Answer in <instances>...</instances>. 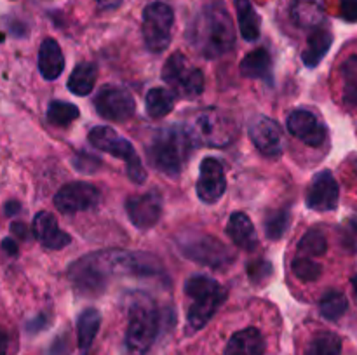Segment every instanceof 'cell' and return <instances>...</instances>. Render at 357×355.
<instances>
[{
  "instance_id": "cell-1",
  "label": "cell",
  "mask_w": 357,
  "mask_h": 355,
  "mask_svg": "<svg viewBox=\"0 0 357 355\" xmlns=\"http://www.w3.org/2000/svg\"><path fill=\"white\" fill-rule=\"evenodd\" d=\"M187 38L206 59H216L232 51L236 45V30L225 3H208L190 23Z\"/></svg>"
},
{
  "instance_id": "cell-2",
  "label": "cell",
  "mask_w": 357,
  "mask_h": 355,
  "mask_svg": "<svg viewBox=\"0 0 357 355\" xmlns=\"http://www.w3.org/2000/svg\"><path fill=\"white\" fill-rule=\"evenodd\" d=\"M192 138L185 125L157 129L146 146L150 166L160 174L178 178L192 150Z\"/></svg>"
},
{
  "instance_id": "cell-3",
  "label": "cell",
  "mask_w": 357,
  "mask_h": 355,
  "mask_svg": "<svg viewBox=\"0 0 357 355\" xmlns=\"http://www.w3.org/2000/svg\"><path fill=\"white\" fill-rule=\"evenodd\" d=\"M70 282L77 292L82 296H100L107 289L108 282L114 275H117L115 267V249L98 251V253L86 254L70 265L68 271Z\"/></svg>"
},
{
  "instance_id": "cell-4",
  "label": "cell",
  "mask_w": 357,
  "mask_h": 355,
  "mask_svg": "<svg viewBox=\"0 0 357 355\" xmlns=\"http://www.w3.org/2000/svg\"><path fill=\"white\" fill-rule=\"evenodd\" d=\"M160 329V312L149 294L138 292L129 310L126 348L129 355H146Z\"/></svg>"
},
{
  "instance_id": "cell-5",
  "label": "cell",
  "mask_w": 357,
  "mask_h": 355,
  "mask_svg": "<svg viewBox=\"0 0 357 355\" xmlns=\"http://www.w3.org/2000/svg\"><path fill=\"white\" fill-rule=\"evenodd\" d=\"M185 294L192 299L187 322L192 331H199L215 317L227 299V289L208 275H192L185 282Z\"/></svg>"
},
{
  "instance_id": "cell-6",
  "label": "cell",
  "mask_w": 357,
  "mask_h": 355,
  "mask_svg": "<svg viewBox=\"0 0 357 355\" xmlns=\"http://www.w3.org/2000/svg\"><path fill=\"white\" fill-rule=\"evenodd\" d=\"M176 246L181 256L213 270H223L236 261V253L209 233H183Z\"/></svg>"
},
{
  "instance_id": "cell-7",
  "label": "cell",
  "mask_w": 357,
  "mask_h": 355,
  "mask_svg": "<svg viewBox=\"0 0 357 355\" xmlns=\"http://www.w3.org/2000/svg\"><path fill=\"white\" fill-rule=\"evenodd\" d=\"M185 129L194 143L216 146V148L229 146L236 139L234 120L218 108H206V110L199 111L194 120L185 125Z\"/></svg>"
},
{
  "instance_id": "cell-8",
  "label": "cell",
  "mask_w": 357,
  "mask_h": 355,
  "mask_svg": "<svg viewBox=\"0 0 357 355\" xmlns=\"http://www.w3.org/2000/svg\"><path fill=\"white\" fill-rule=\"evenodd\" d=\"M89 143L94 148L107 152L108 155L121 159L126 162V173H128L129 180L136 184L145 183L146 171L143 167L142 160H139L138 153H136L135 146L128 141L126 138L119 136L108 125H96L89 131Z\"/></svg>"
},
{
  "instance_id": "cell-9",
  "label": "cell",
  "mask_w": 357,
  "mask_h": 355,
  "mask_svg": "<svg viewBox=\"0 0 357 355\" xmlns=\"http://www.w3.org/2000/svg\"><path fill=\"white\" fill-rule=\"evenodd\" d=\"M162 80L176 94V97L183 100L201 96L206 84L202 70L192 65L190 59L181 52H174L164 63Z\"/></svg>"
},
{
  "instance_id": "cell-10",
  "label": "cell",
  "mask_w": 357,
  "mask_h": 355,
  "mask_svg": "<svg viewBox=\"0 0 357 355\" xmlns=\"http://www.w3.org/2000/svg\"><path fill=\"white\" fill-rule=\"evenodd\" d=\"M174 13L167 3L152 2L143 10V38L150 52H164L171 44Z\"/></svg>"
},
{
  "instance_id": "cell-11",
  "label": "cell",
  "mask_w": 357,
  "mask_h": 355,
  "mask_svg": "<svg viewBox=\"0 0 357 355\" xmlns=\"http://www.w3.org/2000/svg\"><path fill=\"white\" fill-rule=\"evenodd\" d=\"M286 127H288L289 134L295 136L298 141L310 146V148L321 150L330 141V132H328L326 124L314 111L305 110V108L293 110L288 115Z\"/></svg>"
},
{
  "instance_id": "cell-12",
  "label": "cell",
  "mask_w": 357,
  "mask_h": 355,
  "mask_svg": "<svg viewBox=\"0 0 357 355\" xmlns=\"http://www.w3.org/2000/svg\"><path fill=\"white\" fill-rule=\"evenodd\" d=\"M101 200V191L87 181H73L59 188L54 195V205L63 214L94 209Z\"/></svg>"
},
{
  "instance_id": "cell-13",
  "label": "cell",
  "mask_w": 357,
  "mask_h": 355,
  "mask_svg": "<svg viewBox=\"0 0 357 355\" xmlns=\"http://www.w3.org/2000/svg\"><path fill=\"white\" fill-rule=\"evenodd\" d=\"M98 115L110 122H126L135 115L136 103L126 89L115 86H103L94 97Z\"/></svg>"
},
{
  "instance_id": "cell-14",
  "label": "cell",
  "mask_w": 357,
  "mask_h": 355,
  "mask_svg": "<svg viewBox=\"0 0 357 355\" xmlns=\"http://www.w3.org/2000/svg\"><path fill=\"white\" fill-rule=\"evenodd\" d=\"M340 200V188L331 171H321L310 181L305 194L307 207L317 212L335 211Z\"/></svg>"
},
{
  "instance_id": "cell-15",
  "label": "cell",
  "mask_w": 357,
  "mask_h": 355,
  "mask_svg": "<svg viewBox=\"0 0 357 355\" xmlns=\"http://www.w3.org/2000/svg\"><path fill=\"white\" fill-rule=\"evenodd\" d=\"M195 190L204 204H216L223 197L227 190V178L222 160L216 157H206L202 160Z\"/></svg>"
},
{
  "instance_id": "cell-16",
  "label": "cell",
  "mask_w": 357,
  "mask_h": 355,
  "mask_svg": "<svg viewBox=\"0 0 357 355\" xmlns=\"http://www.w3.org/2000/svg\"><path fill=\"white\" fill-rule=\"evenodd\" d=\"M250 138L261 155L278 159L284 152V136L281 125L271 117H257L250 124Z\"/></svg>"
},
{
  "instance_id": "cell-17",
  "label": "cell",
  "mask_w": 357,
  "mask_h": 355,
  "mask_svg": "<svg viewBox=\"0 0 357 355\" xmlns=\"http://www.w3.org/2000/svg\"><path fill=\"white\" fill-rule=\"evenodd\" d=\"M126 212L136 228L149 230L155 226L162 216V198L155 191L132 195L126 200Z\"/></svg>"
},
{
  "instance_id": "cell-18",
  "label": "cell",
  "mask_w": 357,
  "mask_h": 355,
  "mask_svg": "<svg viewBox=\"0 0 357 355\" xmlns=\"http://www.w3.org/2000/svg\"><path fill=\"white\" fill-rule=\"evenodd\" d=\"M337 86L340 103L357 113V51L345 54L337 68Z\"/></svg>"
},
{
  "instance_id": "cell-19",
  "label": "cell",
  "mask_w": 357,
  "mask_h": 355,
  "mask_svg": "<svg viewBox=\"0 0 357 355\" xmlns=\"http://www.w3.org/2000/svg\"><path fill=\"white\" fill-rule=\"evenodd\" d=\"M289 17L300 30H317L324 26L326 0H293L289 6Z\"/></svg>"
},
{
  "instance_id": "cell-20",
  "label": "cell",
  "mask_w": 357,
  "mask_h": 355,
  "mask_svg": "<svg viewBox=\"0 0 357 355\" xmlns=\"http://www.w3.org/2000/svg\"><path fill=\"white\" fill-rule=\"evenodd\" d=\"M33 235L45 249H63L72 242L68 233L59 228L58 219L47 211H40L38 214H35Z\"/></svg>"
},
{
  "instance_id": "cell-21",
  "label": "cell",
  "mask_w": 357,
  "mask_h": 355,
  "mask_svg": "<svg viewBox=\"0 0 357 355\" xmlns=\"http://www.w3.org/2000/svg\"><path fill=\"white\" fill-rule=\"evenodd\" d=\"M267 341L257 327H244L230 336L223 355H265Z\"/></svg>"
},
{
  "instance_id": "cell-22",
  "label": "cell",
  "mask_w": 357,
  "mask_h": 355,
  "mask_svg": "<svg viewBox=\"0 0 357 355\" xmlns=\"http://www.w3.org/2000/svg\"><path fill=\"white\" fill-rule=\"evenodd\" d=\"M227 235L239 249L255 251L258 247V235L253 221L246 212H234L227 223Z\"/></svg>"
},
{
  "instance_id": "cell-23",
  "label": "cell",
  "mask_w": 357,
  "mask_h": 355,
  "mask_svg": "<svg viewBox=\"0 0 357 355\" xmlns=\"http://www.w3.org/2000/svg\"><path fill=\"white\" fill-rule=\"evenodd\" d=\"M38 72L45 80H56L65 70V56L54 38H44L38 47Z\"/></svg>"
},
{
  "instance_id": "cell-24",
  "label": "cell",
  "mask_w": 357,
  "mask_h": 355,
  "mask_svg": "<svg viewBox=\"0 0 357 355\" xmlns=\"http://www.w3.org/2000/svg\"><path fill=\"white\" fill-rule=\"evenodd\" d=\"M241 75L246 79L264 80V82L272 84L274 80V72H272V56L268 54L267 49H255L248 52L241 61Z\"/></svg>"
},
{
  "instance_id": "cell-25",
  "label": "cell",
  "mask_w": 357,
  "mask_h": 355,
  "mask_svg": "<svg viewBox=\"0 0 357 355\" xmlns=\"http://www.w3.org/2000/svg\"><path fill=\"white\" fill-rule=\"evenodd\" d=\"M344 338L330 329H319L303 345L302 355H342Z\"/></svg>"
},
{
  "instance_id": "cell-26",
  "label": "cell",
  "mask_w": 357,
  "mask_h": 355,
  "mask_svg": "<svg viewBox=\"0 0 357 355\" xmlns=\"http://www.w3.org/2000/svg\"><path fill=\"white\" fill-rule=\"evenodd\" d=\"M331 44H333V35L326 26H321L310 33L309 40H307V47L302 54L303 65L314 68L323 61L326 52L330 51Z\"/></svg>"
},
{
  "instance_id": "cell-27",
  "label": "cell",
  "mask_w": 357,
  "mask_h": 355,
  "mask_svg": "<svg viewBox=\"0 0 357 355\" xmlns=\"http://www.w3.org/2000/svg\"><path fill=\"white\" fill-rule=\"evenodd\" d=\"M100 326L101 315L96 308H86L79 315V320H77V340H79V348L84 355L93 347Z\"/></svg>"
},
{
  "instance_id": "cell-28",
  "label": "cell",
  "mask_w": 357,
  "mask_h": 355,
  "mask_svg": "<svg viewBox=\"0 0 357 355\" xmlns=\"http://www.w3.org/2000/svg\"><path fill=\"white\" fill-rule=\"evenodd\" d=\"M236 14L241 35L244 40L255 42L260 37V16L255 10L251 0H236Z\"/></svg>"
},
{
  "instance_id": "cell-29",
  "label": "cell",
  "mask_w": 357,
  "mask_h": 355,
  "mask_svg": "<svg viewBox=\"0 0 357 355\" xmlns=\"http://www.w3.org/2000/svg\"><path fill=\"white\" fill-rule=\"evenodd\" d=\"M98 68L94 63H79L68 77V89L75 96H87L96 84Z\"/></svg>"
},
{
  "instance_id": "cell-30",
  "label": "cell",
  "mask_w": 357,
  "mask_h": 355,
  "mask_svg": "<svg viewBox=\"0 0 357 355\" xmlns=\"http://www.w3.org/2000/svg\"><path fill=\"white\" fill-rule=\"evenodd\" d=\"M176 103V94L166 87H153L146 93L145 108L152 118H162L173 111Z\"/></svg>"
},
{
  "instance_id": "cell-31",
  "label": "cell",
  "mask_w": 357,
  "mask_h": 355,
  "mask_svg": "<svg viewBox=\"0 0 357 355\" xmlns=\"http://www.w3.org/2000/svg\"><path fill=\"white\" fill-rule=\"evenodd\" d=\"M328 237L321 228H310L303 233L296 246V256L321 258L328 253Z\"/></svg>"
},
{
  "instance_id": "cell-32",
  "label": "cell",
  "mask_w": 357,
  "mask_h": 355,
  "mask_svg": "<svg viewBox=\"0 0 357 355\" xmlns=\"http://www.w3.org/2000/svg\"><path fill=\"white\" fill-rule=\"evenodd\" d=\"M349 308V301L345 298L344 292L340 291H330L321 298L319 301V312L321 315L326 320H331V322H337L342 317L345 315Z\"/></svg>"
},
{
  "instance_id": "cell-33",
  "label": "cell",
  "mask_w": 357,
  "mask_h": 355,
  "mask_svg": "<svg viewBox=\"0 0 357 355\" xmlns=\"http://www.w3.org/2000/svg\"><path fill=\"white\" fill-rule=\"evenodd\" d=\"M291 271L300 282L312 284V282L319 281L323 275V265L316 261V258L295 256L291 261Z\"/></svg>"
},
{
  "instance_id": "cell-34",
  "label": "cell",
  "mask_w": 357,
  "mask_h": 355,
  "mask_svg": "<svg viewBox=\"0 0 357 355\" xmlns=\"http://www.w3.org/2000/svg\"><path fill=\"white\" fill-rule=\"evenodd\" d=\"M289 223H291V214H289L288 209H275V211L268 212L264 223L267 239L271 240L282 239L286 230L289 228Z\"/></svg>"
},
{
  "instance_id": "cell-35",
  "label": "cell",
  "mask_w": 357,
  "mask_h": 355,
  "mask_svg": "<svg viewBox=\"0 0 357 355\" xmlns=\"http://www.w3.org/2000/svg\"><path fill=\"white\" fill-rule=\"evenodd\" d=\"M79 117V108L73 103H66V101H52L47 108V120L52 125H59V127L72 124Z\"/></svg>"
},
{
  "instance_id": "cell-36",
  "label": "cell",
  "mask_w": 357,
  "mask_h": 355,
  "mask_svg": "<svg viewBox=\"0 0 357 355\" xmlns=\"http://www.w3.org/2000/svg\"><path fill=\"white\" fill-rule=\"evenodd\" d=\"M338 240H340V246L345 253L349 254H357V219H347L345 225L342 226L340 235H338Z\"/></svg>"
},
{
  "instance_id": "cell-37",
  "label": "cell",
  "mask_w": 357,
  "mask_h": 355,
  "mask_svg": "<svg viewBox=\"0 0 357 355\" xmlns=\"http://www.w3.org/2000/svg\"><path fill=\"white\" fill-rule=\"evenodd\" d=\"M248 277L253 284H264L272 275V265L267 260H255L246 267Z\"/></svg>"
},
{
  "instance_id": "cell-38",
  "label": "cell",
  "mask_w": 357,
  "mask_h": 355,
  "mask_svg": "<svg viewBox=\"0 0 357 355\" xmlns=\"http://www.w3.org/2000/svg\"><path fill=\"white\" fill-rule=\"evenodd\" d=\"M73 167H75L79 173L84 174H91L94 171L100 169L101 166V160L98 157H94L93 153H87V152H79L75 157H73Z\"/></svg>"
},
{
  "instance_id": "cell-39",
  "label": "cell",
  "mask_w": 357,
  "mask_h": 355,
  "mask_svg": "<svg viewBox=\"0 0 357 355\" xmlns=\"http://www.w3.org/2000/svg\"><path fill=\"white\" fill-rule=\"evenodd\" d=\"M340 17L347 23H357V0H340Z\"/></svg>"
},
{
  "instance_id": "cell-40",
  "label": "cell",
  "mask_w": 357,
  "mask_h": 355,
  "mask_svg": "<svg viewBox=\"0 0 357 355\" xmlns=\"http://www.w3.org/2000/svg\"><path fill=\"white\" fill-rule=\"evenodd\" d=\"M10 345H13V338L6 329H0V355L10 354Z\"/></svg>"
},
{
  "instance_id": "cell-41",
  "label": "cell",
  "mask_w": 357,
  "mask_h": 355,
  "mask_svg": "<svg viewBox=\"0 0 357 355\" xmlns=\"http://www.w3.org/2000/svg\"><path fill=\"white\" fill-rule=\"evenodd\" d=\"M96 3L100 6V9L103 10H114L117 9L122 3V0H96Z\"/></svg>"
},
{
  "instance_id": "cell-42",
  "label": "cell",
  "mask_w": 357,
  "mask_h": 355,
  "mask_svg": "<svg viewBox=\"0 0 357 355\" xmlns=\"http://www.w3.org/2000/svg\"><path fill=\"white\" fill-rule=\"evenodd\" d=\"M10 230H13V232H16V235H20L21 239H26L28 237L26 225H24V223H13V225H10Z\"/></svg>"
},
{
  "instance_id": "cell-43",
  "label": "cell",
  "mask_w": 357,
  "mask_h": 355,
  "mask_svg": "<svg viewBox=\"0 0 357 355\" xmlns=\"http://www.w3.org/2000/svg\"><path fill=\"white\" fill-rule=\"evenodd\" d=\"M2 247H3V251H6V253H9V254H16L17 253L16 242H14V240H10V239L3 240Z\"/></svg>"
},
{
  "instance_id": "cell-44",
  "label": "cell",
  "mask_w": 357,
  "mask_h": 355,
  "mask_svg": "<svg viewBox=\"0 0 357 355\" xmlns=\"http://www.w3.org/2000/svg\"><path fill=\"white\" fill-rule=\"evenodd\" d=\"M21 211V207H20V204H17V202H7L6 204V214L7 216H14V214H17V212Z\"/></svg>"
},
{
  "instance_id": "cell-45",
  "label": "cell",
  "mask_w": 357,
  "mask_h": 355,
  "mask_svg": "<svg viewBox=\"0 0 357 355\" xmlns=\"http://www.w3.org/2000/svg\"><path fill=\"white\" fill-rule=\"evenodd\" d=\"M352 289H354V298L357 299V274L352 277Z\"/></svg>"
}]
</instances>
